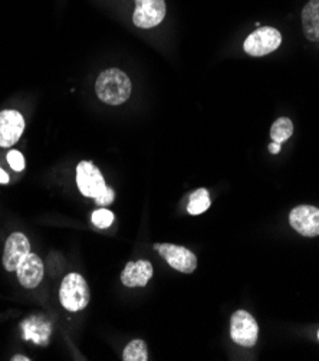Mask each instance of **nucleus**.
<instances>
[{"mask_svg":"<svg viewBox=\"0 0 319 361\" xmlns=\"http://www.w3.org/2000/svg\"><path fill=\"white\" fill-rule=\"evenodd\" d=\"M154 249L175 271L183 274H193L197 268V257L184 246L173 243H156Z\"/></svg>","mask_w":319,"mask_h":361,"instance_id":"5","label":"nucleus"},{"mask_svg":"<svg viewBox=\"0 0 319 361\" xmlns=\"http://www.w3.org/2000/svg\"><path fill=\"white\" fill-rule=\"evenodd\" d=\"M269 152L272 153V154H277V153H280V144H277V142H270L269 144Z\"/></svg>","mask_w":319,"mask_h":361,"instance_id":"21","label":"nucleus"},{"mask_svg":"<svg viewBox=\"0 0 319 361\" xmlns=\"http://www.w3.org/2000/svg\"><path fill=\"white\" fill-rule=\"evenodd\" d=\"M25 131V118L15 110L0 113V147H12Z\"/></svg>","mask_w":319,"mask_h":361,"instance_id":"9","label":"nucleus"},{"mask_svg":"<svg viewBox=\"0 0 319 361\" xmlns=\"http://www.w3.org/2000/svg\"><path fill=\"white\" fill-rule=\"evenodd\" d=\"M114 199H115L114 190L110 189V188H106V189H105L96 199H94V200H95V203H96L98 206H108V204H111V203L114 202Z\"/></svg>","mask_w":319,"mask_h":361,"instance_id":"19","label":"nucleus"},{"mask_svg":"<svg viewBox=\"0 0 319 361\" xmlns=\"http://www.w3.org/2000/svg\"><path fill=\"white\" fill-rule=\"evenodd\" d=\"M289 224L302 236H319V209L309 204L296 206L289 214Z\"/></svg>","mask_w":319,"mask_h":361,"instance_id":"8","label":"nucleus"},{"mask_svg":"<svg viewBox=\"0 0 319 361\" xmlns=\"http://www.w3.org/2000/svg\"><path fill=\"white\" fill-rule=\"evenodd\" d=\"M8 163L15 171H22L25 169V157L18 150H11L8 153Z\"/></svg>","mask_w":319,"mask_h":361,"instance_id":"18","label":"nucleus"},{"mask_svg":"<svg viewBox=\"0 0 319 361\" xmlns=\"http://www.w3.org/2000/svg\"><path fill=\"white\" fill-rule=\"evenodd\" d=\"M318 338H319V333H318Z\"/></svg>","mask_w":319,"mask_h":361,"instance_id":"23","label":"nucleus"},{"mask_svg":"<svg viewBox=\"0 0 319 361\" xmlns=\"http://www.w3.org/2000/svg\"><path fill=\"white\" fill-rule=\"evenodd\" d=\"M77 183L85 197L96 199L106 188L99 169L91 161H81L77 166Z\"/></svg>","mask_w":319,"mask_h":361,"instance_id":"6","label":"nucleus"},{"mask_svg":"<svg viewBox=\"0 0 319 361\" xmlns=\"http://www.w3.org/2000/svg\"><path fill=\"white\" fill-rule=\"evenodd\" d=\"M9 183V174L0 167V185H8Z\"/></svg>","mask_w":319,"mask_h":361,"instance_id":"20","label":"nucleus"},{"mask_svg":"<svg viewBox=\"0 0 319 361\" xmlns=\"http://www.w3.org/2000/svg\"><path fill=\"white\" fill-rule=\"evenodd\" d=\"M294 134V123L287 118V117H282L277 118L270 128V138L273 142L282 144L285 142L287 140L291 138V135Z\"/></svg>","mask_w":319,"mask_h":361,"instance_id":"14","label":"nucleus"},{"mask_svg":"<svg viewBox=\"0 0 319 361\" xmlns=\"http://www.w3.org/2000/svg\"><path fill=\"white\" fill-rule=\"evenodd\" d=\"M16 274L22 286L33 290L41 283L45 274V267L38 255L27 254V257L18 265Z\"/></svg>","mask_w":319,"mask_h":361,"instance_id":"11","label":"nucleus"},{"mask_svg":"<svg viewBox=\"0 0 319 361\" xmlns=\"http://www.w3.org/2000/svg\"><path fill=\"white\" fill-rule=\"evenodd\" d=\"M91 294L87 281L80 274H68L61 285L59 300L65 310L70 312L82 311L89 302Z\"/></svg>","mask_w":319,"mask_h":361,"instance_id":"2","label":"nucleus"},{"mask_svg":"<svg viewBox=\"0 0 319 361\" xmlns=\"http://www.w3.org/2000/svg\"><path fill=\"white\" fill-rule=\"evenodd\" d=\"M95 92L105 104L121 105L131 95V81L121 69H106L101 72L96 80Z\"/></svg>","mask_w":319,"mask_h":361,"instance_id":"1","label":"nucleus"},{"mask_svg":"<svg viewBox=\"0 0 319 361\" xmlns=\"http://www.w3.org/2000/svg\"><path fill=\"white\" fill-rule=\"evenodd\" d=\"M210 207V197L206 189H199L190 196L187 212L190 214H201Z\"/></svg>","mask_w":319,"mask_h":361,"instance_id":"16","label":"nucleus"},{"mask_svg":"<svg viewBox=\"0 0 319 361\" xmlns=\"http://www.w3.org/2000/svg\"><path fill=\"white\" fill-rule=\"evenodd\" d=\"M124 361H147V344L143 340H132L124 350L123 354Z\"/></svg>","mask_w":319,"mask_h":361,"instance_id":"15","label":"nucleus"},{"mask_svg":"<svg viewBox=\"0 0 319 361\" xmlns=\"http://www.w3.org/2000/svg\"><path fill=\"white\" fill-rule=\"evenodd\" d=\"M165 0H135L134 25L149 29L160 25L165 18Z\"/></svg>","mask_w":319,"mask_h":361,"instance_id":"7","label":"nucleus"},{"mask_svg":"<svg viewBox=\"0 0 319 361\" xmlns=\"http://www.w3.org/2000/svg\"><path fill=\"white\" fill-rule=\"evenodd\" d=\"M282 44V35L277 29L263 26L247 36L243 49L251 56H265L275 52Z\"/></svg>","mask_w":319,"mask_h":361,"instance_id":"3","label":"nucleus"},{"mask_svg":"<svg viewBox=\"0 0 319 361\" xmlns=\"http://www.w3.org/2000/svg\"><path fill=\"white\" fill-rule=\"evenodd\" d=\"M153 265L149 261H137L128 262L121 274V282L128 288L146 286L149 281L153 278Z\"/></svg>","mask_w":319,"mask_h":361,"instance_id":"12","label":"nucleus"},{"mask_svg":"<svg viewBox=\"0 0 319 361\" xmlns=\"http://www.w3.org/2000/svg\"><path fill=\"white\" fill-rule=\"evenodd\" d=\"M114 222V213L106 209H98L92 213V224L99 229L110 228Z\"/></svg>","mask_w":319,"mask_h":361,"instance_id":"17","label":"nucleus"},{"mask_svg":"<svg viewBox=\"0 0 319 361\" xmlns=\"http://www.w3.org/2000/svg\"><path fill=\"white\" fill-rule=\"evenodd\" d=\"M230 336L232 340L242 347H254L259 336L256 319L243 310L236 311L230 319Z\"/></svg>","mask_w":319,"mask_h":361,"instance_id":"4","label":"nucleus"},{"mask_svg":"<svg viewBox=\"0 0 319 361\" xmlns=\"http://www.w3.org/2000/svg\"><path fill=\"white\" fill-rule=\"evenodd\" d=\"M304 33L311 42H319V0H309L302 11Z\"/></svg>","mask_w":319,"mask_h":361,"instance_id":"13","label":"nucleus"},{"mask_svg":"<svg viewBox=\"0 0 319 361\" xmlns=\"http://www.w3.org/2000/svg\"><path fill=\"white\" fill-rule=\"evenodd\" d=\"M30 361V358H27V357H25V355H15L13 358H12V361Z\"/></svg>","mask_w":319,"mask_h":361,"instance_id":"22","label":"nucleus"},{"mask_svg":"<svg viewBox=\"0 0 319 361\" xmlns=\"http://www.w3.org/2000/svg\"><path fill=\"white\" fill-rule=\"evenodd\" d=\"M30 254V243L23 233H12L5 245L4 267L6 271H16L18 265Z\"/></svg>","mask_w":319,"mask_h":361,"instance_id":"10","label":"nucleus"}]
</instances>
